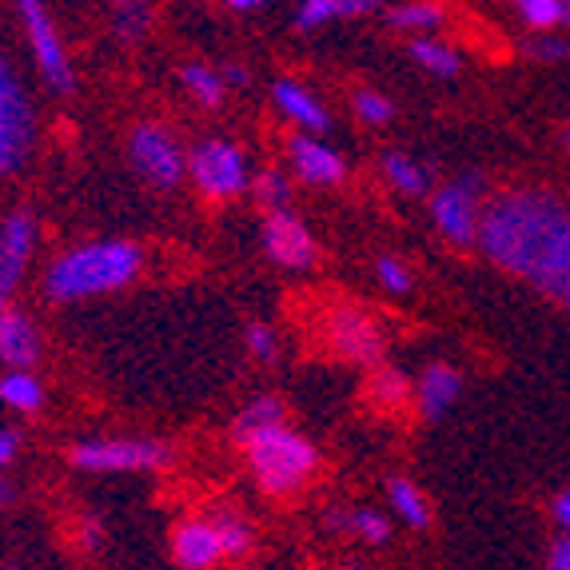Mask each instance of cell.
<instances>
[{
	"label": "cell",
	"mask_w": 570,
	"mask_h": 570,
	"mask_svg": "<svg viewBox=\"0 0 570 570\" xmlns=\"http://www.w3.org/2000/svg\"><path fill=\"white\" fill-rule=\"evenodd\" d=\"M479 252L494 267L562 299L570 287V208L539 188L503 191L487 200Z\"/></svg>",
	"instance_id": "cell-1"
},
{
	"label": "cell",
	"mask_w": 570,
	"mask_h": 570,
	"mask_svg": "<svg viewBox=\"0 0 570 570\" xmlns=\"http://www.w3.org/2000/svg\"><path fill=\"white\" fill-rule=\"evenodd\" d=\"M140 272L144 247L136 239H88L45 267V295L52 304H80L132 287Z\"/></svg>",
	"instance_id": "cell-2"
},
{
	"label": "cell",
	"mask_w": 570,
	"mask_h": 570,
	"mask_svg": "<svg viewBox=\"0 0 570 570\" xmlns=\"http://www.w3.org/2000/svg\"><path fill=\"white\" fill-rule=\"evenodd\" d=\"M252 466V479L264 494L272 499H287V494H299L312 483L315 466H320V451L307 435H299L287 423L276 428L252 431V435L236 439Z\"/></svg>",
	"instance_id": "cell-3"
},
{
	"label": "cell",
	"mask_w": 570,
	"mask_h": 570,
	"mask_svg": "<svg viewBox=\"0 0 570 570\" xmlns=\"http://www.w3.org/2000/svg\"><path fill=\"white\" fill-rule=\"evenodd\" d=\"M37 148V108L17 65L0 52V176H17Z\"/></svg>",
	"instance_id": "cell-4"
},
{
	"label": "cell",
	"mask_w": 570,
	"mask_h": 570,
	"mask_svg": "<svg viewBox=\"0 0 570 570\" xmlns=\"http://www.w3.org/2000/svg\"><path fill=\"white\" fill-rule=\"evenodd\" d=\"M77 471H92V475H128V471H160L171 463V448L160 439L144 435H105V439H85L68 451Z\"/></svg>",
	"instance_id": "cell-5"
},
{
	"label": "cell",
	"mask_w": 570,
	"mask_h": 570,
	"mask_svg": "<svg viewBox=\"0 0 570 570\" xmlns=\"http://www.w3.org/2000/svg\"><path fill=\"white\" fill-rule=\"evenodd\" d=\"M188 171H191L196 191L212 204L236 200V196H244V191L252 188V171H247L244 148L224 140V136H212V140L196 144L188 153Z\"/></svg>",
	"instance_id": "cell-6"
},
{
	"label": "cell",
	"mask_w": 570,
	"mask_h": 570,
	"mask_svg": "<svg viewBox=\"0 0 570 570\" xmlns=\"http://www.w3.org/2000/svg\"><path fill=\"white\" fill-rule=\"evenodd\" d=\"M483 212H487L483 176H475V171H466L459 180L431 191V219H435V232L455 247L479 244Z\"/></svg>",
	"instance_id": "cell-7"
},
{
	"label": "cell",
	"mask_w": 570,
	"mask_h": 570,
	"mask_svg": "<svg viewBox=\"0 0 570 570\" xmlns=\"http://www.w3.org/2000/svg\"><path fill=\"white\" fill-rule=\"evenodd\" d=\"M128 160L140 171L144 180L160 191L180 188L188 176V156H184L180 140L164 128V124H136L128 132Z\"/></svg>",
	"instance_id": "cell-8"
},
{
	"label": "cell",
	"mask_w": 570,
	"mask_h": 570,
	"mask_svg": "<svg viewBox=\"0 0 570 570\" xmlns=\"http://www.w3.org/2000/svg\"><path fill=\"white\" fill-rule=\"evenodd\" d=\"M17 12H20V20H24V37H29L37 72L45 77V85L52 88V92L68 96L72 85H77V72H72V57H68L57 20L48 17V9L37 4V0H24Z\"/></svg>",
	"instance_id": "cell-9"
},
{
	"label": "cell",
	"mask_w": 570,
	"mask_h": 570,
	"mask_svg": "<svg viewBox=\"0 0 570 570\" xmlns=\"http://www.w3.org/2000/svg\"><path fill=\"white\" fill-rule=\"evenodd\" d=\"M37 216L29 208H17L0 219V315L12 307V295H17L20 279H24V267H29L32 252H37Z\"/></svg>",
	"instance_id": "cell-10"
},
{
	"label": "cell",
	"mask_w": 570,
	"mask_h": 570,
	"mask_svg": "<svg viewBox=\"0 0 570 570\" xmlns=\"http://www.w3.org/2000/svg\"><path fill=\"white\" fill-rule=\"evenodd\" d=\"M259 236H264V252L272 256V264L287 267V272H304V267L315 264V239L292 208L264 212Z\"/></svg>",
	"instance_id": "cell-11"
},
{
	"label": "cell",
	"mask_w": 570,
	"mask_h": 570,
	"mask_svg": "<svg viewBox=\"0 0 570 570\" xmlns=\"http://www.w3.org/2000/svg\"><path fill=\"white\" fill-rule=\"evenodd\" d=\"M171 554H176V567L184 570H212L219 562H228L212 514L208 519H184V523H176V531H171Z\"/></svg>",
	"instance_id": "cell-12"
},
{
	"label": "cell",
	"mask_w": 570,
	"mask_h": 570,
	"mask_svg": "<svg viewBox=\"0 0 570 570\" xmlns=\"http://www.w3.org/2000/svg\"><path fill=\"white\" fill-rule=\"evenodd\" d=\"M45 352V335H40L37 320L20 307H9L0 315V363L12 371H32Z\"/></svg>",
	"instance_id": "cell-13"
},
{
	"label": "cell",
	"mask_w": 570,
	"mask_h": 570,
	"mask_svg": "<svg viewBox=\"0 0 570 570\" xmlns=\"http://www.w3.org/2000/svg\"><path fill=\"white\" fill-rule=\"evenodd\" d=\"M287 156H292L295 176L307 184H324V188H332V184H340L343 176H347L343 156L335 153L332 144L320 140V136H292V140H287Z\"/></svg>",
	"instance_id": "cell-14"
},
{
	"label": "cell",
	"mask_w": 570,
	"mask_h": 570,
	"mask_svg": "<svg viewBox=\"0 0 570 570\" xmlns=\"http://www.w3.org/2000/svg\"><path fill=\"white\" fill-rule=\"evenodd\" d=\"M332 343L343 360H375L380 355V327L360 307H340L332 315Z\"/></svg>",
	"instance_id": "cell-15"
},
{
	"label": "cell",
	"mask_w": 570,
	"mask_h": 570,
	"mask_svg": "<svg viewBox=\"0 0 570 570\" xmlns=\"http://www.w3.org/2000/svg\"><path fill=\"white\" fill-rule=\"evenodd\" d=\"M272 96H276L279 112H284L292 124H299V128H307V132L320 136L332 128V112H327L324 100H320L304 80H292V77L276 80V85H272Z\"/></svg>",
	"instance_id": "cell-16"
},
{
	"label": "cell",
	"mask_w": 570,
	"mask_h": 570,
	"mask_svg": "<svg viewBox=\"0 0 570 570\" xmlns=\"http://www.w3.org/2000/svg\"><path fill=\"white\" fill-rule=\"evenodd\" d=\"M459 391H463V375L451 363H428L415 383V407L423 419H443L455 407Z\"/></svg>",
	"instance_id": "cell-17"
},
{
	"label": "cell",
	"mask_w": 570,
	"mask_h": 570,
	"mask_svg": "<svg viewBox=\"0 0 570 570\" xmlns=\"http://www.w3.org/2000/svg\"><path fill=\"white\" fill-rule=\"evenodd\" d=\"M367 12H380L375 0H304L295 9V29L299 32H315L332 24V20H355L367 17Z\"/></svg>",
	"instance_id": "cell-18"
},
{
	"label": "cell",
	"mask_w": 570,
	"mask_h": 570,
	"mask_svg": "<svg viewBox=\"0 0 570 570\" xmlns=\"http://www.w3.org/2000/svg\"><path fill=\"white\" fill-rule=\"evenodd\" d=\"M367 400H371V407L387 411V415H400L403 407L415 403V387H411V380L400 367H380L367 380Z\"/></svg>",
	"instance_id": "cell-19"
},
{
	"label": "cell",
	"mask_w": 570,
	"mask_h": 570,
	"mask_svg": "<svg viewBox=\"0 0 570 570\" xmlns=\"http://www.w3.org/2000/svg\"><path fill=\"white\" fill-rule=\"evenodd\" d=\"M387 503H391V511L400 514L403 523L411 527V531H428V527H431L428 494L419 491L411 479H391V483H387Z\"/></svg>",
	"instance_id": "cell-20"
},
{
	"label": "cell",
	"mask_w": 570,
	"mask_h": 570,
	"mask_svg": "<svg viewBox=\"0 0 570 570\" xmlns=\"http://www.w3.org/2000/svg\"><path fill=\"white\" fill-rule=\"evenodd\" d=\"M407 57L415 60L419 68H428L431 77H459V68H463V60H459V52L448 45V40H435V37H415L407 45Z\"/></svg>",
	"instance_id": "cell-21"
},
{
	"label": "cell",
	"mask_w": 570,
	"mask_h": 570,
	"mask_svg": "<svg viewBox=\"0 0 570 570\" xmlns=\"http://www.w3.org/2000/svg\"><path fill=\"white\" fill-rule=\"evenodd\" d=\"M0 403L20 415H37L45 407V387L32 371H9L4 380H0Z\"/></svg>",
	"instance_id": "cell-22"
},
{
	"label": "cell",
	"mask_w": 570,
	"mask_h": 570,
	"mask_svg": "<svg viewBox=\"0 0 570 570\" xmlns=\"http://www.w3.org/2000/svg\"><path fill=\"white\" fill-rule=\"evenodd\" d=\"M383 180L400 191V196H423L431 176H428V168L419 160H411L407 153H387L383 156Z\"/></svg>",
	"instance_id": "cell-23"
},
{
	"label": "cell",
	"mask_w": 570,
	"mask_h": 570,
	"mask_svg": "<svg viewBox=\"0 0 570 570\" xmlns=\"http://www.w3.org/2000/svg\"><path fill=\"white\" fill-rule=\"evenodd\" d=\"M180 85L200 108H219V105H224V96H228L224 77H219L216 68H208V65H184L180 68Z\"/></svg>",
	"instance_id": "cell-24"
},
{
	"label": "cell",
	"mask_w": 570,
	"mask_h": 570,
	"mask_svg": "<svg viewBox=\"0 0 570 570\" xmlns=\"http://www.w3.org/2000/svg\"><path fill=\"white\" fill-rule=\"evenodd\" d=\"M332 527H340V531L355 534V539L371 542V547H383V542L391 539V523L383 511H371V507H360V511H347V514H335Z\"/></svg>",
	"instance_id": "cell-25"
},
{
	"label": "cell",
	"mask_w": 570,
	"mask_h": 570,
	"mask_svg": "<svg viewBox=\"0 0 570 570\" xmlns=\"http://www.w3.org/2000/svg\"><path fill=\"white\" fill-rule=\"evenodd\" d=\"M276 423H287L284 403H279L276 395H264V400H252L244 411H239L236 423H232V435L244 439V435H252V431L276 428Z\"/></svg>",
	"instance_id": "cell-26"
},
{
	"label": "cell",
	"mask_w": 570,
	"mask_h": 570,
	"mask_svg": "<svg viewBox=\"0 0 570 570\" xmlns=\"http://www.w3.org/2000/svg\"><path fill=\"white\" fill-rule=\"evenodd\" d=\"M387 17L391 29H403V32H428L443 24V9L431 4V0H415V4H395V9L383 12Z\"/></svg>",
	"instance_id": "cell-27"
},
{
	"label": "cell",
	"mask_w": 570,
	"mask_h": 570,
	"mask_svg": "<svg viewBox=\"0 0 570 570\" xmlns=\"http://www.w3.org/2000/svg\"><path fill=\"white\" fill-rule=\"evenodd\" d=\"M514 12H519L527 29H534L539 37L542 32H554L559 24H567V4H562V0H519Z\"/></svg>",
	"instance_id": "cell-28"
},
{
	"label": "cell",
	"mask_w": 570,
	"mask_h": 570,
	"mask_svg": "<svg viewBox=\"0 0 570 570\" xmlns=\"http://www.w3.org/2000/svg\"><path fill=\"white\" fill-rule=\"evenodd\" d=\"M216 519V531H219V542H224V554L228 559H244L247 551H252V542H256V534H252V527L239 519V514L224 511V514H212Z\"/></svg>",
	"instance_id": "cell-29"
},
{
	"label": "cell",
	"mask_w": 570,
	"mask_h": 570,
	"mask_svg": "<svg viewBox=\"0 0 570 570\" xmlns=\"http://www.w3.org/2000/svg\"><path fill=\"white\" fill-rule=\"evenodd\" d=\"M355 116H360L367 128H383V124L395 120V105H391L383 92H375V88H360V92H355Z\"/></svg>",
	"instance_id": "cell-30"
},
{
	"label": "cell",
	"mask_w": 570,
	"mask_h": 570,
	"mask_svg": "<svg viewBox=\"0 0 570 570\" xmlns=\"http://www.w3.org/2000/svg\"><path fill=\"white\" fill-rule=\"evenodd\" d=\"M153 24V9L148 4H116L112 12V29L120 40H140Z\"/></svg>",
	"instance_id": "cell-31"
},
{
	"label": "cell",
	"mask_w": 570,
	"mask_h": 570,
	"mask_svg": "<svg viewBox=\"0 0 570 570\" xmlns=\"http://www.w3.org/2000/svg\"><path fill=\"white\" fill-rule=\"evenodd\" d=\"M256 196L264 204V212H276V208H292V184H287L284 171H264L256 176Z\"/></svg>",
	"instance_id": "cell-32"
},
{
	"label": "cell",
	"mask_w": 570,
	"mask_h": 570,
	"mask_svg": "<svg viewBox=\"0 0 570 570\" xmlns=\"http://www.w3.org/2000/svg\"><path fill=\"white\" fill-rule=\"evenodd\" d=\"M375 279H380V287L383 292H391V295H407L411 292V272H407V264L403 259H395V256H380L375 259Z\"/></svg>",
	"instance_id": "cell-33"
},
{
	"label": "cell",
	"mask_w": 570,
	"mask_h": 570,
	"mask_svg": "<svg viewBox=\"0 0 570 570\" xmlns=\"http://www.w3.org/2000/svg\"><path fill=\"white\" fill-rule=\"evenodd\" d=\"M244 340H247V355H252V360L272 363L279 355V340H276V332H272L267 324H247Z\"/></svg>",
	"instance_id": "cell-34"
},
{
	"label": "cell",
	"mask_w": 570,
	"mask_h": 570,
	"mask_svg": "<svg viewBox=\"0 0 570 570\" xmlns=\"http://www.w3.org/2000/svg\"><path fill=\"white\" fill-rule=\"evenodd\" d=\"M527 52H531L534 60H562V57H570V40L554 37V32H542V37L531 40Z\"/></svg>",
	"instance_id": "cell-35"
},
{
	"label": "cell",
	"mask_w": 570,
	"mask_h": 570,
	"mask_svg": "<svg viewBox=\"0 0 570 570\" xmlns=\"http://www.w3.org/2000/svg\"><path fill=\"white\" fill-rule=\"evenodd\" d=\"M17 455H20V435L12 428H0V475L17 463Z\"/></svg>",
	"instance_id": "cell-36"
},
{
	"label": "cell",
	"mask_w": 570,
	"mask_h": 570,
	"mask_svg": "<svg viewBox=\"0 0 570 570\" xmlns=\"http://www.w3.org/2000/svg\"><path fill=\"white\" fill-rule=\"evenodd\" d=\"M547 570H570V534H562L551 547V559H547Z\"/></svg>",
	"instance_id": "cell-37"
},
{
	"label": "cell",
	"mask_w": 570,
	"mask_h": 570,
	"mask_svg": "<svg viewBox=\"0 0 570 570\" xmlns=\"http://www.w3.org/2000/svg\"><path fill=\"white\" fill-rule=\"evenodd\" d=\"M554 519L562 523V531L570 534V491L559 494V503H554Z\"/></svg>",
	"instance_id": "cell-38"
},
{
	"label": "cell",
	"mask_w": 570,
	"mask_h": 570,
	"mask_svg": "<svg viewBox=\"0 0 570 570\" xmlns=\"http://www.w3.org/2000/svg\"><path fill=\"white\" fill-rule=\"evenodd\" d=\"M228 12H247V17H252V12H267V4L264 0H232Z\"/></svg>",
	"instance_id": "cell-39"
},
{
	"label": "cell",
	"mask_w": 570,
	"mask_h": 570,
	"mask_svg": "<svg viewBox=\"0 0 570 570\" xmlns=\"http://www.w3.org/2000/svg\"><path fill=\"white\" fill-rule=\"evenodd\" d=\"M12 499H17V487H12V483H9V479L0 475V507H9V503H12Z\"/></svg>",
	"instance_id": "cell-40"
},
{
	"label": "cell",
	"mask_w": 570,
	"mask_h": 570,
	"mask_svg": "<svg viewBox=\"0 0 570 570\" xmlns=\"http://www.w3.org/2000/svg\"><path fill=\"white\" fill-rule=\"evenodd\" d=\"M562 304H567V307H570V287H567V295H562Z\"/></svg>",
	"instance_id": "cell-41"
},
{
	"label": "cell",
	"mask_w": 570,
	"mask_h": 570,
	"mask_svg": "<svg viewBox=\"0 0 570 570\" xmlns=\"http://www.w3.org/2000/svg\"><path fill=\"white\" fill-rule=\"evenodd\" d=\"M567 24H570V4H567Z\"/></svg>",
	"instance_id": "cell-42"
},
{
	"label": "cell",
	"mask_w": 570,
	"mask_h": 570,
	"mask_svg": "<svg viewBox=\"0 0 570 570\" xmlns=\"http://www.w3.org/2000/svg\"><path fill=\"white\" fill-rule=\"evenodd\" d=\"M347 570H360V567H347Z\"/></svg>",
	"instance_id": "cell-43"
},
{
	"label": "cell",
	"mask_w": 570,
	"mask_h": 570,
	"mask_svg": "<svg viewBox=\"0 0 570 570\" xmlns=\"http://www.w3.org/2000/svg\"><path fill=\"white\" fill-rule=\"evenodd\" d=\"M567 144H570V132H567Z\"/></svg>",
	"instance_id": "cell-44"
}]
</instances>
